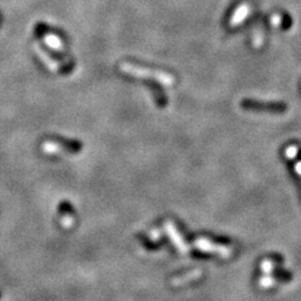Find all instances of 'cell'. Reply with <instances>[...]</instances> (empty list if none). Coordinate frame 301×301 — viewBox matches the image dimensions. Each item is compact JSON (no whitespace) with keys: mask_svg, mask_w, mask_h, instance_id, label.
<instances>
[{"mask_svg":"<svg viewBox=\"0 0 301 301\" xmlns=\"http://www.w3.org/2000/svg\"><path fill=\"white\" fill-rule=\"evenodd\" d=\"M245 107H250V108H267V109H271L274 112H280L281 109H284V106L282 105H276V106H263V105H254V103H245Z\"/></svg>","mask_w":301,"mask_h":301,"instance_id":"cell-9","label":"cell"},{"mask_svg":"<svg viewBox=\"0 0 301 301\" xmlns=\"http://www.w3.org/2000/svg\"><path fill=\"white\" fill-rule=\"evenodd\" d=\"M122 72L127 73V74L133 75V77H141V78H154L157 82L162 83L163 86H172L174 83L173 75L168 74L166 72H161V70H150L146 69V68H139L129 63H122L121 64Z\"/></svg>","mask_w":301,"mask_h":301,"instance_id":"cell-1","label":"cell"},{"mask_svg":"<svg viewBox=\"0 0 301 301\" xmlns=\"http://www.w3.org/2000/svg\"><path fill=\"white\" fill-rule=\"evenodd\" d=\"M194 246L198 250H201V251L212 252V254H216V255L221 256V258H230L232 255V250L230 247L223 246V245H217V243L211 242V241L206 240V238H197L196 242H194Z\"/></svg>","mask_w":301,"mask_h":301,"instance_id":"cell-2","label":"cell"},{"mask_svg":"<svg viewBox=\"0 0 301 301\" xmlns=\"http://www.w3.org/2000/svg\"><path fill=\"white\" fill-rule=\"evenodd\" d=\"M43 150L48 154L61 153L62 147L58 145V143H55V142H45L43 145Z\"/></svg>","mask_w":301,"mask_h":301,"instance_id":"cell-7","label":"cell"},{"mask_svg":"<svg viewBox=\"0 0 301 301\" xmlns=\"http://www.w3.org/2000/svg\"><path fill=\"white\" fill-rule=\"evenodd\" d=\"M165 227H166V230H167V234L170 235V237L172 238L173 243L176 245L177 249L180 250V252H182V254H187L190 247L186 245V242L183 241L182 236L180 235L178 230L176 229V226L173 225V222H166Z\"/></svg>","mask_w":301,"mask_h":301,"instance_id":"cell-3","label":"cell"},{"mask_svg":"<svg viewBox=\"0 0 301 301\" xmlns=\"http://www.w3.org/2000/svg\"><path fill=\"white\" fill-rule=\"evenodd\" d=\"M298 147L296 146H289V147L285 150V157L287 159H295V157L298 156Z\"/></svg>","mask_w":301,"mask_h":301,"instance_id":"cell-11","label":"cell"},{"mask_svg":"<svg viewBox=\"0 0 301 301\" xmlns=\"http://www.w3.org/2000/svg\"><path fill=\"white\" fill-rule=\"evenodd\" d=\"M274 267H275V262L272 260H263L262 263H261V270H262L266 275H270V274H271Z\"/></svg>","mask_w":301,"mask_h":301,"instance_id":"cell-10","label":"cell"},{"mask_svg":"<svg viewBox=\"0 0 301 301\" xmlns=\"http://www.w3.org/2000/svg\"><path fill=\"white\" fill-rule=\"evenodd\" d=\"M44 43L49 46V48H52V49L57 50V52H62V49L64 48L62 39L59 37H57L55 34L44 35Z\"/></svg>","mask_w":301,"mask_h":301,"instance_id":"cell-5","label":"cell"},{"mask_svg":"<svg viewBox=\"0 0 301 301\" xmlns=\"http://www.w3.org/2000/svg\"><path fill=\"white\" fill-rule=\"evenodd\" d=\"M275 284H276V279L271 278L270 275L263 276V278H261L260 280H258V285H260L262 289H270V287L274 286Z\"/></svg>","mask_w":301,"mask_h":301,"instance_id":"cell-8","label":"cell"},{"mask_svg":"<svg viewBox=\"0 0 301 301\" xmlns=\"http://www.w3.org/2000/svg\"><path fill=\"white\" fill-rule=\"evenodd\" d=\"M250 13H251V8L247 3H242L236 8L235 13L232 14V17L230 18V26L235 28V26H238L246 21V18L249 17Z\"/></svg>","mask_w":301,"mask_h":301,"instance_id":"cell-4","label":"cell"},{"mask_svg":"<svg viewBox=\"0 0 301 301\" xmlns=\"http://www.w3.org/2000/svg\"><path fill=\"white\" fill-rule=\"evenodd\" d=\"M295 171L299 176H301V161H298V162L295 163Z\"/></svg>","mask_w":301,"mask_h":301,"instance_id":"cell-13","label":"cell"},{"mask_svg":"<svg viewBox=\"0 0 301 301\" xmlns=\"http://www.w3.org/2000/svg\"><path fill=\"white\" fill-rule=\"evenodd\" d=\"M34 49H35V52H37V54L39 55L42 59H43L44 64H45L46 67L49 68L52 72H57V70H58V64L55 63V62L53 61L52 58H49V55L46 54V53L44 52L42 48H39V46H38V44H34Z\"/></svg>","mask_w":301,"mask_h":301,"instance_id":"cell-6","label":"cell"},{"mask_svg":"<svg viewBox=\"0 0 301 301\" xmlns=\"http://www.w3.org/2000/svg\"><path fill=\"white\" fill-rule=\"evenodd\" d=\"M270 22H271V24L274 26H280V24L282 23V18H281V15L275 14V15H272Z\"/></svg>","mask_w":301,"mask_h":301,"instance_id":"cell-12","label":"cell"}]
</instances>
